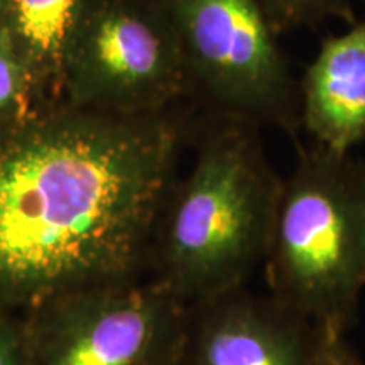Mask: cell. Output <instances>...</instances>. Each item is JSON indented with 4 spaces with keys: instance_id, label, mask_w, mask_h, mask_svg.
<instances>
[{
    "instance_id": "1",
    "label": "cell",
    "mask_w": 365,
    "mask_h": 365,
    "mask_svg": "<svg viewBox=\"0 0 365 365\" xmlns=\"http://www.w3.org/2000/svg\"><path fill=\"white\" fill-rule=\"evenodd\" d=\"M185 135L170 110L75 107L0 148V299L139 279Z\"/></svg>"
},
{
    "instance_id": "2",
    "label": "cell",
    "mask_w": 365,
    "mask_h": 365,
    "mask_svg": "<svg viewBox=\"0 0 365 365\" xmlns=\"http://www.w3.org/2000/svg\"><path fill=\"white\" fill-rule=\"evenodd\" d=\"M196 144L193 166L164 198L148 259L153 281L186 307L247 286L282 188L257 125L215 113Z\"/></svg>"
},
{
    "instance_id": "3",
    "label": "cell",
    "mask_w": 365,
    "mask_h": 365,
    "mask_svg": "<svg viewBox=\"0 0 365 365\" xmlns=\"http://www.w3.org/2000/svg\"><path fill=\"white\" fill-rule=\"evenodd\" d=\"M264 267L269 296L313 327L346 333L365 286V163L296 143Z\"/></svg>"
},
{
    "instance_id": "4",
    "label": "cell",
    "mask_w": 365,
    "mask_h": 365,
    "mask_svg": "<svg viewBox=\"0 0 365 365\" xmlns=\"http://www.w3.org/2000/svg\"><path fill=\"white\" fill-rule=\"evenodd\" d=\"M188 91L217 115L276 125L296 140L299 97L281 46L255 0H168Z\"/></svg>"
},
{
    "instance_id": "5",
    "label": "cell",
    "mask_w": 365,
    "mask_h": 365,
    "mask_svg": "<svg viewBox=\"0 0 365 365\" xmlns=\"http://www.w3.org/2000/svg\"><path fill=\"white\" fill-rule=\"evenodd\" d=\"M76 107L148 115L188 91L168 0H93L68 56Z\"/></svg>"
},
{
    "instance_id": "6",
    "label": "cell",
    "mask_w": 365,
    "mask_h": 365,
    "mask_svg": "<svg viewBox=\"0 0 365 365\" xmlns=\"http://www.w3.org/2000/svg\"><path fill=\"white\" fill-rule=\"evenodd\" d=\"M31 365H180L190 307L158 282L90 287L48 303Z\"/></svg>"
},
{
    "instance_id": "7",
    "label": "cell",
    "mask_w": 365,
    "mask_h": 365,
    "mask_svg": "<svg viewBox=\"0 0 365 365\" xmlns=\"http://www.w3.org/2000/svg\"><path fill=\"white\" fill-rule=\"evenodd\" d=\"M313 325L247 286L190 307L180 365H309Z\"/></svg>"
},
{
    "instance_id": "8",
    "label": "cell",
    "mask_w": 365,
    "mask_h": 365,
    "mask_svg": "<svg viewBox=\"0 0 365 365\" xmlns=\"http://www.w3.org/2000/svg\"><path fill=\"white\" fill-rule=\"evenodd\" d=\"M299 127L318 145L350 153L365 139V21L323 41L298 90Z\"/></svg>"
},
{
    "instance_id": "9",
    "label": "cell",
    "mask_w": 365,
    "mask_h": 365,
    "mask_svg": "<svg viewBox=\"0 0 365 365\" xmlns=\"http://www.w3.org/2000/svg\"><path fill=\"white\" fill-rule=\"evenodd\" d=\"M93 0H12L14 26L36 65L65 75L68 56Z\"/></svg>"
},
{
    "instance_id": "10",
    "label": "cell",
    "mask_w": 365,
    "mask_h": 365,
    "mask_svg": "<svg viewBox=\"0 0 365 365\" xmlns=\"http://www.w3.org/2000/svg\"><path fill=\"white\" fill-rule=\"evenodd\" d=\"M264 16L277 31L317 26L327 19H344L350 26L355 22L352 0H255Z\"/></svg>"
},
{
    "instance_id": "11",
    "label": "cell",
    "mask_w": 365,
    "mask_h": 365,
    "mask_svg": "<svg viewBox=\"0 0 365 365\" xmlns=\"http://www.w3.org/2000/svg\"><path fill=\"white\" fill-rule=\"evenodd\" d=\"M309 365H362L345 339V333L313 327Z\"/></svg>"
},
{
    "instance_id": "12",
    "label": "cell",
    "mask_w": 365,
    "mask_h": 365,
    "mask_svg": "<svg viewBox=\"0 0 365 365\" xmlns=\"http://www.w3.org/2000/svg\"><path fill=\"white\" fill-rule=\"evenodd\" d=\"M21 90V68L11 41L0 34V112L6 110Z\"/></svg>"
},
{
    "instance_id": "13",
    "label": "cell",
    "mask_w": 365,
    "mask_h": 365,
    "mask_svg": "<svg viewBox=\"0 0 365 365\" xmlns=\"http://www.w3.org/2000/svg\"><path fill=\"white\" fill-rule=\"evenodd\" d=\"M0 365H31L27 340L4 322H0Z\"/></svg>"
}]
</instances>
